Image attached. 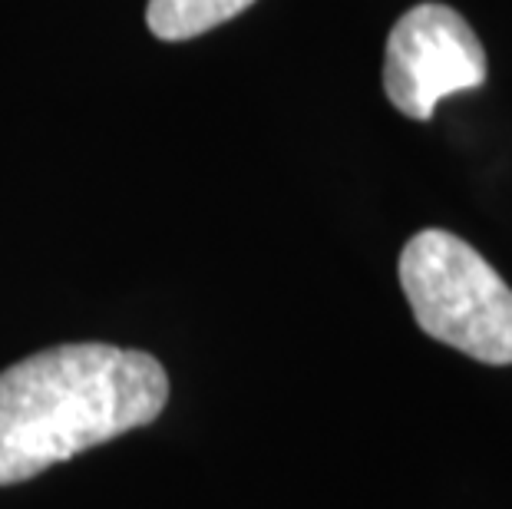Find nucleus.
Instances as JSON below:
<instances>
[{"mask_svg":"<svg viewBox=\"0 0 512 509\" xmlns=\"http://www.w3.org/2000/svg\"><path fill=\"white\" fill-rule=\"evenodd\" d=\"M252 4L255 0H149L146 24L159 40H192Z\"/></svg>","mask_w":512,"mask_h":509,"instance_id":"nucleus-4","label":"nucleus"},{"mask_svg":"<svg viewBox=\"0 0 512 509\" xmlns=\"http://www.w3.org/2000/svg\"><path fill=\"white\" fill-rule=\"evenodd\" d=\"M483 80V43L453 7L420 4L390 30L384 90L403 116L430 119L443 96L476 90Z\"/></svg>","mask_w":512,"mask_h":509,"instance_id":"nucleus-3","label":"nucleus"},{"mask_svg":"<svg viewBox=\"0 0 512 509\" xmlns=\"http://www.w3.org/2000/svg\"><path fill=\"white\" fill-rule=\"evenodd\" d=\"M166 400V367L116 344H57L10 364L0 371V486L152 424Z\"/></svg>","mask_w":512,"mask_h":509,"instance_id":"nucleus-1","label":"nucleus"},{"mask_svg":"<svg viewBox=\"0 0 512 509\" xmlns=\"http://www.w3.org/2000/svg\"><path fill=\"white\" fill-rule=\"evenodd\" d=\"M400 288L430 338L483 364H512V288L463 238L413 235L400 252Z\"/></svg>","mask_w":512,"mask_h":509,"instance_id":"nucleus-2","label":"nucleus"}]
</instances>
